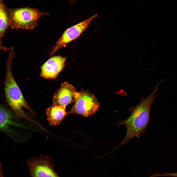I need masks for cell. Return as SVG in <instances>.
Masks as SVG:
<instances>
[{"instance_id":"1","label":"cell","mask_w":177,"mask_h":177,"mask_svg":"<svg viewBox=\"0 0 177 177\" xmlns=\"http://www.w3.org/2000/svg\"><path fill=\"white\" fill-rule=\"evenodd\" d=\"M160 81L157 85L153 92L146 98L141 97L139 103L134 107H131L129 110V117L124 120H118L117 124L124 125L126 128V134L121 143L113 149L123 146L133 138L136 137L139 139L145 132L150 121V113L152 105L155 98L160 93L154 95L158 90Z\"/></svg>"},{"instance_id":"2","label":"cell","mask_w":177,"mask_h":177,"mask_svg":"<svg viewBox=\"0 0 177 177\" xmlns=\"http://www.w3.org/2000/svg\"><path fill=\"white\" fill-rule=\"evenodd\" d=\"M9 56L6 62V70L4 90L6 101L18 118H22L35 124L36 122L28 117L24 113V108L33 116L35 112L28 103L13 76L11 70L12 62L15 56L13 47L8 49Z\"/></svg>"},{"instance_id":"3","label":"cell","mask_w":177,"mask_h":177,"mask_svg":"<svg viewBox=\"0 0 177 177\" xmlns=\"http://www.w3.org/2000/svg\"><path fill=\"white\" fill-rule=\"evenodd\" d=\"M5 9L9 19L10 27L12 29H20L32 30L37 25V22L42 17L48 15V12L41 11L38 8L27 7Z\"/></svg>"},{"instance_id":"4","label":"cell","mask_w":177,"mask_h":177,"mask_svg":"<svg viewBox=\"0 0 177 177\" xmlns=\"http://www.w3.org/2000/svg\"><path fill=\"white\" fill-rule=\"evenodd\" d=\"M74 104L67 114H76L85 117L91 116L98 109L100 103L95 96L88 91L82 90L75 95Z\"/></svg>"},{"instance_id":"5","label":"cell","mask_w":177,"mask_h":177,"mask_svg":"<svg viewBox=\"0 0 177 177\" xmlns=\"http://www.w3.org/2000/svg\"><path fill=\"white\" fill-rule=\"evenodd\" d=\"M52 158L41 154L27 160V165L31 177H60L54 171Z\"/></svg>"},{"instance_id":"6","label":"cell","mask_w":177,"mask_h":177,"mask_svg":"<svg viewBox=\"0 0 177 177\" xmlns=\"http://www.w3.org/2000/svg\"><path fill=\"white\" fill-rule=\"evenodd\" d=\"M98 16L97 14L66 29L52 47L49 56H52L58 50L78 38L88 27L93 19Z\"/></svg>"},{"instance_id":"7","label":"cell","mask_w":177,"mask_h":177,"mask_svg":"<svg viewBox=\"0 0 177 177\" xmlns=\"http://www.w3.org/2000/svg\"><path fill=\"white\" fill-rule=\"evenodd\" d=\"M66 58L59 55L52 57L41 67L40 76L47 79H55L65 66Z\"/></svg>"},{"instance_id":"8","label":"cell","mask_w":177,"mask_h":177,"mask_svg":"<svg viewBox=\"0 0 177 177\" xmlns=\"http://www.w3.org/2000/svg\"><path fill=\"white\" fill-rule=\"evenodd\" d=\"M77 92L73 85L67 82H64L54 94L52 99L53 104L66 107L74 102Z\"/></svg>"},{"instance_id":"9","label":"cell","mask_w":177,"mask_h":177,"mask_svg":"<svg viewBox=\"0 0 177 177\" xmlns=\"http://www.w3.org/2000/svg\"><path fill=\"white\" fill-rule=\"evenodd\" d=\"M66 107L53 104L47 108L45 111L47 120L51 126L59 125L67 115Z\"/></svg>"},{"instance_id":"10","label":"cell","mask_w":177,"mask_h":177,"mask_svg":"<svg viewBox=\"0 0 177 177\" xmlns=\"http://www.w3.org/2000/svg\"><path fill=\"white\" fill-rule=\"evenodd\" d=\"M13 116L9 110L0 105V130L10 136L12 132L10 126L17 125L13 120Z\"/></svg>"},{"instance_id":"11","label":"cell","mask_w":177,"mask_h":177,"mask_svg":"<svg viewBox=\"0 0 177 177\" xmlns=\"http://www.w3.org/2000/svg\"><path fill=\"white\" fill-rule=\"evenodd\" d=\"M3 0H0V38L5 36V32L10 27V22L5 9V6L3 3Z\"/></svg>"},{"instance_id":"12","label":"cell","mask_w":177,"mask_h":177,"mask_svg":"<svg viewBox=\"0 0 177 177\" xmlns=\"http://www.w3.org/2000/svg\"><path fill=\"white\" fill-rule=\"evenodd\" d=\"M155 177L160 176H169L177 177V172L173 173H165L163 174L155 173L154 174Z\"/></svg>"},{"instance_id":"13","label":"cell","mask_w":177,"mask_h":177,"mask_svg":"<svg viewBox=\"0 0 177 177\" xmlns=\"http://www.w3.org/2000/svg\"><path fill=\"white\" fill-rule=\"evenodd\" d=\"M0 50L3 51H8L7 48L3 46L2 44V40L1 38H0Z\"/></svg>"}]
</instances>
